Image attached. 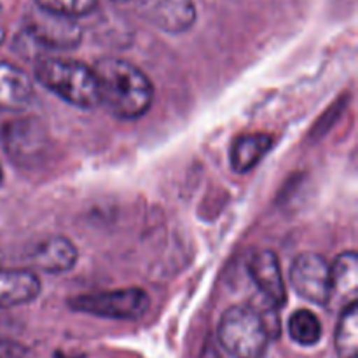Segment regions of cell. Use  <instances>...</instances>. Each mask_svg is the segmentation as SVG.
I'll return each mask as SVG.
<instances>
[{
  "label": "cell",
  "mask_w": 358,
  "mask_h": 358,
  "mask_svg": "<svg viewBox=\"0 0 358 358\" xmlns=\"http://www.w3.org/2000/svg\"><path fill=\"white\" fill-rule=\"evenodd\" d=\"M98 101L117 119L135 121L150 110L154 86L133 63L121 58H103L93 66Z\"/></svg>",
  "instance_id": "6da1fadb"
},
{
  "label": "cell",
  "mask_w": 358,
  "mask_h": 358,
  "mask_svg": "<svg viewBox=\"0 0 358 358\" xmlns=\"http://www.w3.org/2000/svg\"><path fill=\"white\" fill-rule=\"evenodd\" d=\"M35 79L45 90L77 108L90 110L100 105L93 66L83 62L62 56H44L35 63Z\"/></svg>",
  "instance_id": "7a4b0ae2"
},
{
  "label": "cell",
  "mask_w": 358,
  "mask_h": 358,
  "mask_svg": "<svg viewBox=\"0 0 358 358\" xmlns=\"http://www.w3.org/2000/svg\"><path fill=\"white\" fill-rule=\"evenodd\" d=\"M217 336L220 346L233 358H264L273 339L262 311L245 304L224 311Z\"/></svg>",
  "instance_id": "3957f363"
},
{
  "label": "cell",
  "mask_w": 358,
  "mask_h": 358,
  "mask_svg": "<svg viewBox=\"0 0 358 358\" xmlns=\"http://www.w3.org/2000/svg\"><path fill=\"white\" fill-rule=\"evenodd\" d=\"M69 306L73 311L93 317L110 320H138L149 310L150 299L142 289H119L76 296L69 301Z\"/></svg>",
  "instance_id": "277c9868"
},
{
  "label": "cell",
  "mask_w": 358,
  "mask_h": 358,
  "mask_svg": "<svg viewBox=\"0 0 358 358\" xmlns=\"http://www.w3.org/2000/svg\"><path fill=\"white\" fill-rule=\"evenodd\" d=\"M0 142L7 157L21 168L37 166L51 149L45 126L31 117L7 122L0 131Z\"/></svg>",
  "instance_id": "5b68a950"
},
{
  "label": "cell",
  "mask_w": 358,
  "mask_h": 358,
  "mask_svg": "<svg viewBox=\"0 0 358 358\" xmlns=\"http://www.w3.org/2000/svg\"><path fill=\"white\" fill-rule=\"evenodd\" d=\"M290 285L303 299L318 306L331 303V262L320 254L304 252L290 268Z\"/></svg>",
  "instance_id": "8992f818"
},
{
  "label": "cell",
  "mask_w": 358,
  "mask_h": 358,
  "mask_svg": "<svg viewBox=\"0 0 358 358\" xmlns=\"http://www.w3.org/2000/svg\"><path fill=\"white\" fill-rule=\"evenodd\" d=\"M24 35L37 45L48 49H72L80 42L83 31L76 20L38 9L28 20L24 27Z\"/></svg>",
  "instance_id": "52a82bcc"
},
{
  "label": "cell",
  "mask_w": 358,
  "mask_h": 358,
  "mask_svg": "<svg viewBox=\"0 0 358 358\" xmlns=\"http://www.w3.org/2000/svg\"><path fill=\"white\" fill-rule=\"evenodd\" d=\"M248 273L268 306L280 310L287 303V285L278 255L271 250H257L248 259Z\"/></svg>",
  "instance_id": "ba28073f"
},
{
  "label": "cell",
  "mask_w": 358,
  "mask_h": 358,
  "mask_svg": "<svg viewBox=\"0 0 358 358\" xmlns=\"http://www.w3.org/2000/svg\"><path fill=\"white\" fill-rule=\"evenodd\" d=\"M138 10L149 23L170 34L187 31L196 21L192 0H138Z\"/></svg>",
  "instance_id": "9c48e42d"
},
{
  "label": "cell",
  "mask_w": 358,
  "mask_h": 358,
  "mask_svg": "<svg viewBox=\"0 0 358 358\" xmlns=\"http://www.w3.org/2000/svg\"><path fill=\"white\" fill-rule=\"evenodd\" d=\"M77 248L69 238L63 236H49L37 243V247L31 250L30 262L38 271L49 273V275H59L66 273L76 266Z\"/></svg>",
  "instance_id": "30bf717a"
},
{
  "label": "cell",
  "mask_w": 358,
  "mask_h": 358,
  "mask_svg": "<svg viewBox=\"0 0 358 358\" xmlns=\"http://www.w3.org/2000/svg\"><path fill=\"white\" fill-rule=\"evenodd\" d=\"M41 287V280L30 269L0 268V310L31 303Z\"/></svg>",
  "instance_id": "8fae6325"
},
{
  "label": "cell",
  "mask_w": 358,
  "mask_h": 358,
  "mask_svg": "<svg viewBox=\"0 0 358 358\" xmlns=\"http://www.w3.org/2000/svg\"><path fill=\"white\" fill-rule=\"evenodd\" d=\"M34 98V83L27 72L0 62V112H21Z\"/></svg>",
  "instance_id": "7c38bea8"
},
{
  "label": "cell",
  "mask_w": 358,
  "mask_h": 358,
  "mask_svg": "<svg viewBox=\"0 0 358 358\" xmlns=\"http://www.w3.org/2000/svg\"><path fill=\"white\" fill-rule=\"evenodd\" d=\"M273 143H275L273 136L266 135V133H250V135L238 136L231 145V168L240 175L248 173L264 159L266 154L271 150Z\"/></svg>",
  "instance_id": "4fadbf2b"
},
{
  "label": "cell",
  "mask_w": 358,
  "mask_h": 358,
  "mask_svg": "<svg viewBox=\"0 0 358 358\" xmlns=\"http://www.w3.org/2000/svg\"><path fill=\"white\" fill-rule=\"evenodd\" d=\"M358 290V257L357 252H343L331 264V303L341 297L346 304L357 301Z\"/></svg>",
  "instance_id": "5bb4252c"
},
{
  "label": "cell",
  "mask_w": 358,
  "mask_h": 358,
  "mask_svg": "<svg viewBox=\"0 0 358 358\" xmlns=\"http://www.w3.org/2000/svg\"><path fill=\"white\" fill-rule=\"evenodd\" d=\"M339 358L358 357V304L357 301L346 304L339 317L334 338Z\"/></svg>",
  "instance_id": "9a60e30c"
},
{
  "label": "cell",
  "mask_w": 358,
  "mask_h": 358,
  "mask_svg": "<svg viewBox=\"0 0 358 358\" xmlns=\"http://www.w3.org/2000/svg\"><path fill=\"white\" fill-rule=\"evenodd\" d=\"M289 334L301 346H313L322 338V324L310 310H297L289 318Z\"/></svg>",
  "instance_id": "2e32d148"
},
{
  "label": "cell",
  "mask_w": 358,
  "mask_h": 358,
  "mask_svg": "<svg viewBox=\"0 0 358 358\" xmlns=\"http://www.w3.org/2000/svg\"><path fill=\"white\" fill-rule=\"evenodd\" d=\"M35 6L48 13L77 20L93 13L98 0H35Z\"/></svg>",
  "instance_id": "e0dca14e"
},
{
  "label": "cell",
  "mask_w": 358,
  "mask_h": 358,
  "mask_svg": "<svg viewBox=\"0 0 358 358\" xmlns=\"http://www.w3.org/2000/svg\"><path fill=\"white\" fill-rule=\"evenodd\" d=\"M110 2H115V3H126V2H131V0H110Z\"/></svg>",
  "instance_id": "ac0fdd59"
},
{
  "label": "cell",
  "mask_w": 358,
  "mask_h": 358,
  "mask_svg": "<svg viewBox=\"0 0 358 358\" xmlns=\"http://www.w3.org/2000/svg\"><path fill=\"white\" fill-rule=\"evenodd\" d=\"M3 180V170H2V164H0V184H2Z\"/></svg>",
  "instance_id": "d6986e66"
}]
</instances>
